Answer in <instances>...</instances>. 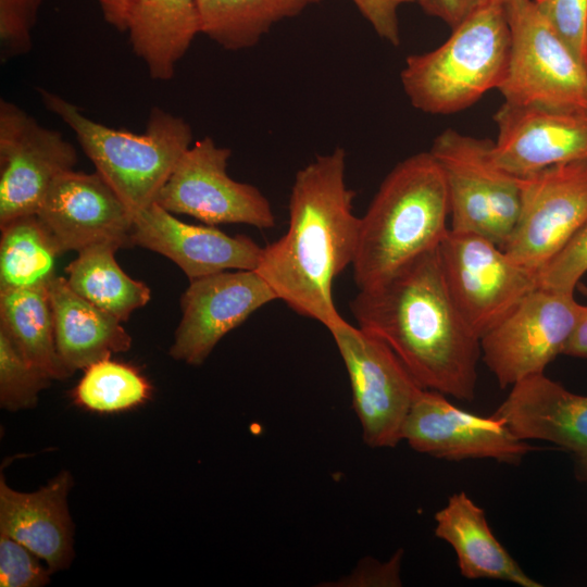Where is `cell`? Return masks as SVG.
I'll list each match as a JSON object with an SVG mask.
<instances>
[{
    "label": "cell",
    "instance_id": "cell-37",
    "mask_svg": "<svg viewBox=\"0 0 587 587\" xmlns=\"http://www.w3.org/2000/svg\"><path fill=\"white\" fill-rule=\"evenodd\" d=\"M564 355L587 359V305H583L574 330L564 348Z\"/></svg>",
    "mask_w": 587,
    "mask_h": 587
},
{
    "label": "cell",
    "instance_id": "cell-5",
    "mask_svg": "<svg viewBox=\"0 0 587 587\" xmlns=\"http://www.w3.org/2000/svg\"><path fill=\"white\" fill-rule=\"evenodd\" d=\"M38 92L47 110L75 133L96 172L132 214L155 202L178 160L191 146L190 125L161 108L153 107L146 130L135 134L89 118L57 93L42 88Z\"/></svg>",
    "mask_w": 587,
    "mask_h": 587
},
{
    "label": "cell",
    "instance_id": "cell-40",
    "mask_svg": "<svg viewBox=\"0 0 587 587\" xmlns=\"http://www.w3.org/2000/svg\"><path fill=\"white\" fill-rule=\"evenodd\" d=\"M499 1H501L503 3L505 0H499Z\"/></svg>",
    "mask_w": 587,
    "mask_h": 587
},
{
    "label": "cell",
    "instance_id": "cell-12",
    "mask_svg": "<svg viewBox=\"0 0 587 587\" xmlns=\"http://www.w3.org/2000/svg\"><path fill=\"white\" fill-rule=\"evenodd\" d=\"M520 183L519 218L502 249L538 272L587 222V162L549 166Z\"/></svg>",
    "mask_w": 587,
    "mask_h": 587
},
{
    "label": "cell",
    "instance_id": "cell-39",
    "mask_svg": "<svg viewBox=\"0 0 587 587\" xmlns=\"http://www.w3.org/2000/svg\"><path fill=\"white\" fill-rule=\"evenodd\" d=\"M579 290L583 291L585 295H587V287L582 286L579 287Z\"/></svg>",
    "mask_w": 587,
    "mask_h": 587
},
{
    "label": "cell",
    "instance_id": "cell-1",
    "mask_svg": "<svg viewBox=\"0 0 587 587\" xmlns=\"http://www.w3.org/2000/svg\"><path fill=\"white\" fill-rule=\"evenodd\" d=\"M350 309L358 326L386 342L423 388L474 399L480 338L450 296L438 247L359 289Z\"/></svg>",
    "mask_w": 587,
    "mask_h": 587
},
{
    "label": "cell",
    "instance_id": "cell-7",
    "mask_svg": "<svg viewBox=\"0 0 587 587\" xmlns=\"http://www.w3.org/2000/svg\"><path fill=\"white\" fill-rule=\"evenodd\" d=\"M510 54L498 90L504 102L561 111L587 110V70L533 0L503 2Z\"/></svg>",
    "mask_w": 587,
    "mask_h": 587
},
{
    "label": "cell",
    "instance_id": "cell-35",
    "mask_svg": "<svg viewBox=\"0 0 587 587\" xmlns=\"http://www.w3.org/2000/svg\"><path fill=\"white\" fill-rule=\"evenodd\" d=\"M490 0H425L420 5L423 11L442 20L451 29Z\"/></svg>",
    "mask_w": 587,
    "mask_h": 587
},
{
    "label": "cell",
    "instance_id": "cell-24",
    "mask_svg": "<svg viewBox=\"0 0 587 587\" xmlns=\"http://www.w3.org/2000/svg\"><path fill=\"white\" fill-rule=\"evenodd\" d=\"M0 328L27 362L49 378L71 375L57 351L47 286L0 291Z\"/></svg>",
    "mask_w": 587,
    "mask_h": 587
},
{
    "label": "cell",
    "instance_id": "cell-16",
    "mask_svg": "<svg viewBox=\"0 0 587 587\" xmlns=\"http://www.w3.org/2000/svg\"><path fill=\"white\" fill-rule=\"evenodd\" d=\"M36 215L59 252L97 245L132 247L133 214L97 173H61L49 187Z\"/></svg>",
    "mask_w": 587,
    "mask_h": 587
},
{
    "label": "cell",
    "instance_id": "cell-19",
    "mask_svg": "<svg viewBox=\"0 0 587 587\" xmlns=\"http://www.w3.org/2000/svg\"><path fill=\"white\" fill-rule=\"evenodd\" d=\"M494 414L521 439L547 441L571 453L577 476L587 479V396L544 373L513 385Z\"/></svg>",
    "mask_w": 587,
    "mask_h": 587
},
{
    "label": "cell",
    "instance_id": "cell-26",
    "mask_svg": "<svg viewBox=\"0 0 587 587\" xmlns=\"http://www.w3.org/2000/svg\"><path fill=\"white\" fill-rule=\"evenodd\" d=\"M118 250L111 245H97L78 252L65 268L70 287L85 300L121 322L150 300V289L130 278L115 261Z\"/></svg>",
    "mask_w": 587,
    "mask_h": 587
},
{
    "label": "cell",
    "instance_id": "cell-14",
    "mask_svg": "<svg viewBox=\"0 0 587 587\" xmlns=\"http://www.w3.org/2000/svg\"><path fill=\"white\" fill-rule=\"evenodd\" d=\"M401 438L420 453L448 461L491 459L517 464L538 449L517 437L502 417L463 411L429 389L414 399Z\"/></svg>",
    "mask_w": 587,
    "mask_h": 587
},
{
    "label": "cell",
    "instance_id": "cell-9",
    "mask_svg": "<svg viewBox=\"0 0 587 587\" xmlns=\"http://www.w3.org/2000/svg\"><path fill=\"white\" fill-rule=\"evenodd\" d=\"M328 332L348 372L363 441L371 448L396 447L411 405L425 388L378 337L344 319Z\"/></svg>",
    "mask_w": 587,
    "mask_h": 587
},
{
    "label": "cell",
    "instance_id": "cell-36",
    "mask_svg": "<svg viewBox=\"0 0 587 587\" xmlns=\"http://www.w3.org/2000/svg\"><path fill=\"white\" fill-rule=\"evenodd\" d=\"M400 563L401 551H398L391 560L385 563H377L372 560V564H366L360 574L364 577L360 580L363 585L376 586H400Z\"/></svg>",
    "mask_w": 587,
    "mask_h": 587
},
{
    "label": "cell",
    "instance_id": "cell-28",
    "mask_svg": "<svg viewBox=\"0 0 587 587\" xmlns=\"http://www.w3.org/2000/svg\"><path fill=\"white\" fill-rule=\"evenodd\" d=\"M150 394L151 386L135 367L107 358L85 369L73 399L89 411L114 413L142 404Z\"/></svg>",
    "mask_w": 587,
    "mask_h": 587
},
{
    "label": "cell",
    "instance_id": "cell-13",
    "mask_svg": "<svg viewBox=\"0 0 587 587\" xmlns=\"http://www.w3.org/2000/svg\"><path fill=\"white\" fill-rule=\"evenodd\" d=\"M74 146L15 103L0 101V226L36 214L52 182L73 170Z\"/></svg>",
    "mask_w": 587,
    "mask_h": 587
},
{
    "label": "cell",
    "instance_id": "cell-17",
    "mask_svg": "<svg viewBox=\"0 0 587 587\" xmlns=\"http://www.w3.org/2000/svg\"><path fill=\"white\" fill-rule=\"evenodd\" d=\"M494 121L498 126L494 160L516 177L558 164L587 162V110L561 111L503 102Z\"/></svg>",
    "mask_w": 587,
    "mask_h": 587
},
{
    "label": "cell",
    "instance_id": "cell-30",
    "mask_svg": "<svg viewBox=\"0 0 587 587\" xmlns=\"http://www.w3.org/2000/svg\"><path fill=\"white\" fill-rule=\"evenodd\" d=\"M587 272V222L538 272V287L574 294Z\"/></svg>",
    "mask_w": 587,
    "mask_h": 587
},
{
    "label": "cell",
    "instance_id": "cell-18",
    "mask_svg": "<svg viewBox=\"0 0 587 587\" xmlns=\"http://www.w3.org/2000/svg\"><path fill=\"white\" fill-rule=\"evenodd\" d=\"M132 240L175 262L189 280L228 270H255L264 249L245 235L182 222L157 202L133 214Z\"/></svg>",
    "mask_w": 587,
    "mask_h": 587
},
{
    "label": "cell",
    "instance_id": "cell-38",
    "mask_svg": "<svg viewBox=\"0 0 587 587\" xmlns=\"http://www.w3.org/2000/svg\"><path fill=\"white\" fill-rule=\"evenodd\" d=\"M130 0H98L104 20L117 30L124 32Z\"/></svg>",
    "mask_w": 587,
    "mask_h": 587
},
{
    "label": "cell",
    "instance_id": "cell-31",
    "mask_svg": "<svg viewBox=\"0 0 587 587\" xmlns=\"http://www.w3.org/2000/svg\"><path fill=\"white\" fill-rule=\"evenodd\" d=\"M587 70V0H533Z\"/></svg>",
    "mask_w": 587,
    "mask_h": 587
},
{
    "label": "cell",
    "instance_id": "cell-11",
    "mask_svg": "<svg viewBox=\"0 0 587 587\" xmlns=\"http://www.w3.org/2000/svg\"><path fill=\"white\" fill-rule=\"evenodd\" d=\"M232 155L211 137L190 146L178 160L155 202L171 213L190 215L207 225L275 226L267 198L254 186L227 174Z\"/></svg>",
    "mask_w": 587,
    "mask_h": 587
},
{
    "label": "cell",
    "instance_id": "cell-20",
    "mask_svg": "<svg viewBox=\"0 0 587 587\" xmlns=\"http://www.w3.org/2000/svg\"><path fill=\"white\" fill-rule=\"evenodd\" d=\"M72 485L67 471L33 492L14 490L0 479V535L25 546L52 573L65 570L74 559V525L67 507Z\"/></svg>",
    "mask_w": 587,
    "mask_h": 587
},
{
    "label": "cell",
    "instance_id": "cell-33",
    "mask_svg": "<svg viewBox=\"0 0 587 587\" xmlns=\"http://www.w3.org/2000/svg\"><path fill=\"white\" fill-rule=\"evenodd\" d=\"M18 541L0 535V586L41 587L50 582L52 572Z\"/></svg>",
    "mask_w": 587,
    "mask_h": 587
},
{
    "label": "cell",
    "instance_id": "cell-25",
    "mask_svg": "<svg viewBox=\"0 0 587 587\" xmlns=\"http://www.w3.org/2000/svg\"><path fill=\"white\" fill-rule=\"evenodd\" d=\"M321 0H197L201 33L226 50L255 46L273 25Z\"/></svg>",
    "mask_w": 587,
    "mask_h": 587
},
{
    "label": "cell",
    "instance_id": "cell-10",
    "mask_svg": "<svg viewBox=\"0 0 587 587\" xmlns=\"http://www.w3.org/2000/svg\"><path fill=\"white\" fill-rule=\"evenodd\" d=\"M583 304L574 294L536 288L480 338L482 359L501 388L538 374L560 354Z\"/></svg>",
    "mask_w": 587,
    "mask_h": 587
},
{
    "label": "cell",
    "instance_id": "cell-22",
    "mask_svg": "<svg viewBox=\"0 0 587 587\" xmlns=\"http://www.w3.org/2000/svg\"><path fill=\"white\" fill-rule=\"evenodd\" d=\"M47 290L57 351L70 374L130 348L121 321L77 295L66 278L54 276Z\"/></svg>",
    "mask_w": 587,
    "mask_h": 587
},
{
    "label": "cell",
    "instance_id": "cell-21",
    "mask_svg": "<svg viewBox=\"0 0 587 587\" xmlns=\"http://www.w3.org/2000/svg\"><path fill=\"white\" fill-rule=\"evenodd\" d=\"M434 519V534L453 548L463 577L498 579L521 587L542 586L498 541L485 511L466 492L451 495Z\"/></svg>",
    "mask_w": 587,
    "mask_h": 587
},
{
    "label": "cell",
    "instance_id": "cell-15",
    "mask_svg": "<svg viewBox=\"0 0 587 587\" xmlns=\"http://www.w3.org/2000/svg\"><path fill=\"white\" fill-rule=\"evenodd\" d=\"M278 300L255 270L220 272L189 280L180 299L183 316L170 354L201 365L217 342L254 311Z\"/></svg>",
    "mask_w": 587,
    "mask_h": 587
},
{
    "label": "cell",
    "instance_id": "cell-8",
    "mask_svg": "<svg viewBox=\"0 0 587 587\" xmlns=\"http://www.w3.org/2000/svg\"><path fill=\"white\" fill-rule=\"evenodd\" d=\"M438 251L450 296L479 338L538 288L537 272L480 235L449 228Z\"/></svg>",
    "mask_w": 587,
    "mask_h": 587
},
{
    "label": "cell",
    "instance_id": "cell-29",
    "mask_svg": "<svg viewBox=\"0 0 587 587\" xmlns=\"http://www.w3.org/2000/svg\"><path fill=\"white\" fill-rule=\"evenodd\" d=\"M52 379L29 364L0 328V404L9 411L33 408Z\"/></svg>",
    "mask_w": 587,
    "mask_h": 587
},
{
    "label": "cell",
    "instance_id": "cell-6",
    "mask_svg": "<svg viewBox=\"0 0 587 587\" xmlns=\"http://www.w3.org/2000/svg\"><path fill=\"white\" fill-rule=\"evenodd\" d=\"M492 147L490 139L448 128L429 152L445 176L450 229L480 235L503 248L519 218L521 183L496 164Z\"/></svg>",
    "mask_w": 587,
    "mask_h": 587
},
{
    "label": "cell",
    "instance_id": "cell-27",
    "mask_svg": "<svg viewBox=\"0 0 587 587\" xmlns=\"http://www.w3.org/2000/svg\"><path fill=\"white\" fill-rule=\"evenodd\" d=\"M0 227V291L47 286L61 253L38 216H21Z\"/></svg>",
    "mask_w": 587,
    "mask_h": 587
},
{
    "label": "cell",
    "instance_id": "cell-4",
    "mask_svg": "<svg viewBox=\"0 0 587 587\" xmlns=\"http://www.w3.org/2000/svg\"><path fill=\"white\" fill-rule=\"evenodd\" d=\"M451 30L438 48L409 55L400 73L411 104L429 114L470 108L507 73L511 37L501 1L490 0Z\"/></svg>",
    "mask_w": 587,
    "mask_h": 587
},
{
    "label": "cell",
    "instance_id": "cell-34",
    "mask_svg": "<svg viewBox=\"0 0 587 587\" xmlns=\"http://www.w3.org/2000/svg\"><path fill=\"white\" fill-rule=\"evenodd\" d=\"M376 34L395 47L400 45L398 8L425 0H352Z\"/></svg>",
    "mask_w": 587,
    "mask_h": 587
},
{
    "label": "cell",
    "instance_id": "cell-3",
    "mask_svg": "<svg viewBox=\"0 0 587 587\" xmlns=\"http://www.w3.org/2000/svg\"><path fill=\"white\" fill-rule=\"evenodd\" d=\"M450 215L444 173L427 152L398 163L360 217L352 262L359 289L372 286L439 246Z\"/></svg>",
    "mask_w": 587,
    "mask_h": 587
},
{
    "label": "cell",
    "instance_id": "cell-32",
    "mask_svg": "<svg viewBox=\"0 0 587 587\" xmlns=\"http://www.w3.org/2000/svg\"><path fill=\"white\" fill-rule=\"evenodd\" d=\"M42 0H0L1 62L32 50V32Z\"/></svg>",
    "mask_w": 587,
    "mask_h": 587
},
{
    "label": "cell",
    "instance_id": "cell-23",
    "mask_svg": "<svg viewBox=\"0 0 587 587\" xmlns=\"http://www.w3.org/2000/svg\"><path fill=\"white\" fill-rule=\"evenodd\" d=\"M125 30L150 76L168 80L201 33L197 0H130Z\"/></svg>",
    "mask_w": 587,
    "mask_h": 587
},
{
    "label": "cell",
    "instance_id": "cell-2",
    "mask_svg": "<svg viewBox=\"0 0 587 587\" xmlns=\"http://www.w3.org/2000/svg\"><path fill=\"white\" fill-rule=\"evenodd\" d=\"M347 154L335 148L296 174L285 235L263 249L255 271L298 314L327 329L342 320L333 299L334 279L352 264L360 217L346 183Z\"/></svg>",
    "mask_w": 587,
    "mask_h": 587
}]
</instances>
